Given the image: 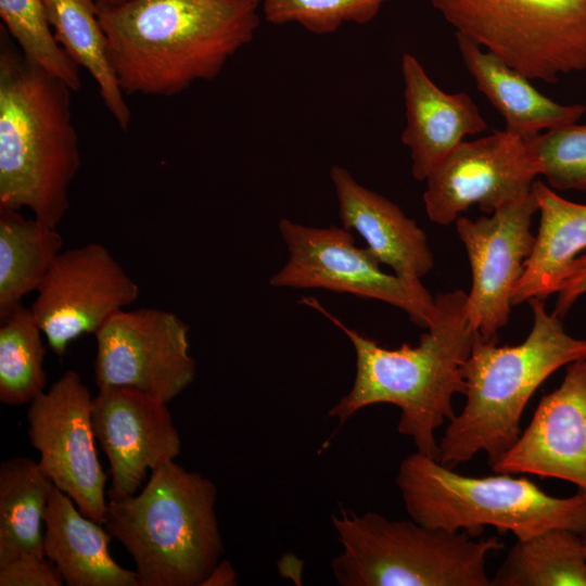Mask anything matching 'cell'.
Returning a JSON list of instances; mask_svg holds the SVG:
<instances>
[{
    "label": "cell",
    "mask_w": 586,
    "mask_h": 586,
    "mask_svg": "<svg viewBox=\"0 0 586 586\" xmlns=\"http://www.w3.org/2000/svg\"><path fill=\"white\" fill-rule=\"evenodd\" d=\"M300 303L337 327L356 355L353 386L328 417L341 425L368 406L394 405L400 410L398 432L412 440L416 451L438 459L435 432L455 418L454 396L466 393L462 369L476 334L467 314V293H438L428 331L417 345L405 343L398 348L383 347L347 327L314 297H302Z\"/></svg>",
    "instance_id": "1"
},
{
    "label": "cell",
    "mask_w": 586,
    "mask_h": 586,
    "mask_svg": "<svg viewBox=\"0 0 586 586\" xmlns=\"http://www.w3.org/2000/svg\"><path fill=\"white\" fill-rule=\"evenodd\" d=\"M259 0H130L98 7L124 93L170 97L219 75L259 26Z\"/></svg>",
    "instance_id": "2"
},
{
    "label": "cell",
    "mask_w": 586,
    "mask_h": 586,
    "mask_svg": "<svg viewBox=\"0 0 586 586\" xmlns=\"http://www.w3.org/2000/svg\"><path fill=\"white\" fill-rule=\"evenodd\" d=\"M1 33L0 207L28 208L56 228L80 167L73 90L30 62Z\"/></svg>",
    "instance_id": "3"
},
{
    "label": "cell",
    "mask_w": 586,
    "mask_h": 586,
    "mask_svg": "<svg viewBox=\"0 0 586 586\" xmlns=\"http://www.w3.org/2000/svg\"><path fill=\"white\" fill-rule=\"evenodd\" d=\"M527 302L534 321L522 343L498 346L475 334L462 369L466 404L438 442L442 464L455 468L481 451L495 464L518 441L536 390L561 367L586 359V339L566 333L543 300Z\"/></svg>",
    "instance_id": "4"
},
{
    "label": "cell",
    "mask_w": 586,
    "mask_h": 586,
    "mask_svg": "<svg viewBox=\"0 0 586 586\" xmlns=\"http://www.w3.org/2000/svg\"><path fill=\"white\" fill-rule=\"evenodd\" d=\"M214 482L175 460L139 493L107 500L104 526L131 557L139 586H202L222 556Z\"/></svg>",
    "instance_id": "5"
},
{
    "label": "cell",
    "mask_w": 586,
    "mask_h": 586,
    "mask_svg": "<svg viewBox=\"0 0 586 586\" xmlns=\"http://www.w3.org/2000/svg\"><path fill=\"white\" fill-rule=\"evenodd\" d=\"M462 475L437 459L415 451L399 464L396 484L415 522L480 536L485 526L524 539L550 528L582 533L586 494L553 497L525 476Z\"/></svg>",
    "instance_id": "6"
},
{
    "label": "cell",
    "mask_w": 586,
    "mask_h": 586,
    "mask_svg": "<svg viewBox=\"0 0 586 586\" xmlns=\"http://www.w3.org/2000/svg\"><path fill=\"white\" fill-rule=\"evenodd\" d=\"M331 522L342 546L331 569L342 586H491L488 556L504 547L497 537L390 520L341 509Z\"/></svg>",
    "instance_id": "7"
},
{
    "label": "cell",
    "mask_w": 586,
    "mask_h": 586,
    "mask_svg": "<svg viewBox=\"0 0 586 586\" xmlns=\"http://www.w3.org/2000/svg\"><path fill=\"white\" fill-rule=\"evenodd\" d=\"M456 34L530 79L586 69V0H431Z\"/></svg>",
    "instance_id": "8"
},
{
    "label": "cell",
    "mask_w": 586,
    "mask_h": 586,
    "mask_svg": "<svg viewBox=\"0 0 586 586\" xmlns=\"http://www.w3.org/2000/svg\"><path fill=\"white\" fill-rule=\"evenodd\" d=\"M279 232L289 256L271 276L270 285L323 289L378 300L405 311L415 324L428 327L434 298L422 282H409L383 271L367 247L356 245L351 230L343 226H305L282 218Z\"/></svg>",
    "instance_id": "9"
},
{
    "label": "cell",
    "mask_w": 586,
    "mask_h": 586,
    "mask_svg": "<svg viewBox=\"0 0 586 586\" xmlns=\"http://www.w3.org/2000/svg\"><path fill=\"white\" fill-rule=\"evenodd\" d=\"M93 397L78 372L68 370L29 403L27 436L38 464L86 517L104 524L107 475L98 458Z\"/></svg>",
    "instance_id": "10"
},
{
    "label": "cell",
    "mask_w": 586,
    "mask_h": 586,
    "mask_svg": "<svg viewBox=\"0 0 586 586\" xmlns=\"http://www.w3.org/2000/svg\"><path fill=\"white\" fill-rule=\"evenodd\" d=\"M94 336L98 388L130 387L168 404L194 381L189 327L174 313L122 309Z\"/></svg>",
    "instance_id": "11"
},
{
    "label": "cell",
    "mask_w": 586,
    "mask_h": 586,
    "mask_svg": "<svg viewBox=\"0 0 586 586\" xmlns=\"http://www.w3.org/2000/svg\"><path fill=\"white\" fill-rule=\"evenodd\" d=\"M36 292L30 309L58 357L139 296L138 284L97 242L61 251Z\"/></svg>",
    "instance_id": "12"
},
{
    "label": "cell",
    "mask_w": 586,
    "mask_h": 586,
    "mask_svg": "<svg viewBox=\"0 0 586 586\" xmlns=\"http://www.w3.org/2000/svg\"><path fill=\"white\" fill-rule=\"evenodd\" d=\"M537 167L524 139L506 130L460 142L426 177L429 219L448 226L472 205L492 214L532 189Z\"/></svg>",
    "instance_id": "13"
},
{
    "label": "cell",
    "mask_w": 586,
    "mask_h": 586,
    "mask_svg": "<svg viewBox=\"0 0 586 586\" xmlns=\"http://www.w3.org/2000/svg\"><path fill=\"white\" fill-rule=\"evenodd\" d=\"M536 212L531 190L489 216L475 220L459 216L455 221L472 272L467 314L486 341H497L498 331L509 321L511 293L535 242L531 225Z\"/></svg>",
    "instance_id": "14"
},
{
    "label": "cell",
    "mask_w": 586,
    "mask_h": 586,
    "mask_svg": "<svg viewBox=\"0 0 586 586\" xmlns=\"http://www.w3.org/2000/svg\"><path fill=\"white\" fill-rule=\"evenodd\" d=\"M91 419L110 464L107 500L135 495L148 471L175 460L181 451V438L167 403L141 391L98 388Z\"/></svg>",
    "instance_id": "15"
},
{
    "label": "cell",
    "mask_w": 586,
    "mask_h": 586,
    "mask_svg": "<svg viewBox=\"0 0 586 586\" xmlns=\"http://www.w3.org/2000/svg\"><path fill=\"white\" fill-rule=\"evenodd\" d=\"M495 473L568 481L586 494V359L568 365L561 384L544 395Z\"/></svg>",
    "instance_id": "16"
},
{
    "label": "cell",
    "mask_w": 586,
    "mask_h": 586,
    "mask_svg": "<svg viewBox=\"0 0 586 586\" xmlns=\"http://www.w3.org/2000/svg\"><path fill=\"white\" fill-rule=\"evenodd\" d=\"M402 74L406 116L402 141L410 150L413 178L422 181L466 136L485 131L487 124L467 92L442 90L410 53L402 58Z\"/></svg>",
    "instance_id": "17"
},
{
    "label": "cell",
    "mask_w": 586,
    "mask_h": 586,
    "mask_svg": "<svg viewBox=\"0 0 586 586\" xmlns=\"http://www.w3.org/2000/svg\"><path fill=\"white\" fill-rule=\"evenodd\" d=\"M330 179L342 226L357 232L394 275L420 282L434 266L425 232L397 204L360 184L346 168L333 165Z\"/></svg>",
    "instance_id": "18"
},
{
    "label": "cell",
    "mask_w": 586,
    "mask_h": 586,
    "mask_svg": "<svg viewBox=\"0 0 586 586\" xmlns=\"http://www.w3.org/2000/svg\"><path fill=\"white\" fill-rule=\"evenodd\" d=\"M112 536L53 487L44 514L43 551L68 586H139L136 571L111 556Z\"/></svg>",
    "instance_id": "19"
},
{
    "label": "cell",
    "mask_w": 586,
    "mask_h": 586,
    "mask_svg": "<svg viewBox=\"0 0 586 586\" xmlns=\"http://www.w3.org/2000/svg\"><path fill=\"white\" fill-rule=\"evenodd\" d=\"M456 40L475 86L505 118L506 131L530 139L576 123L586 112L585 105L560 104L544 95L530 78L468 37L456 34Z\"/></svg>",
    "instance_id": "20"
},
{
    "label": "cell",
    "mask_w": 586,
    "mask_h": 586,
    "mask_svg": "<svg viewBox=\"0 0 586 586\" xmlns=\"http://www.w3.org/2000/svg\"><path fill=\"white\" fill-rule=\"evenodd\" d=\"M540 221L511 304L558 293L579 253L586 250V205L561 198L539 180L532 184Z\"/></svg>",
    "instance_id": "21"
},
{
    "label": "cell",
    "mask_w": 586,
    "mask_h": 586,
    "mask_svg": "<svg viewBox=\"0 0 586 586\" xmlns=\"http://www.w3.org/2000/svg\"><path fill=\"white\" fill-rule=\"evenodd\" d=\"M42 3L60 47L92 76L106 110L127 130L131 112L109 59L98 5L93 0H42Z\"/></svg>",
    "instance_id": "22"
},
{
    "label": "cell",
    "mask_w": 586,
    "mask_h": 586,
    "mask_svg": "<svg viewBox=\"0 0 586 586\" xmlns=\"http://www.w3.org/2000/svg\"><path fill=\"white\" fill-rule=\"evenodd\" d=\"M54 485L38 461L13 457L0 466V566L23 556L46 557L44 514Z\"/></svg>",
    "instance_id": "23"
},
{
    "label": "cell",
    "mask_w": 586,
    "mask_h": 586,
    "mask_svg": "<svg viewBox=\"0 0 586 586\" xmlns=\"http://www.w3.org/2000/svg\"><path fill=\"white\" fill-rule=\"evenodd\" d=\"M62 247L56 228L0 207V320L37 291Z\"/></svg>",
    "instance_id": "24"
},
{
    "label": "cell",
    "mask_w": 586,
    "mask_h": 586,
    "mask_svg": "<svg viewBox=\"0 0 586 586\" xmlns=\"http://www.w3.org/2000/svg\"><path fill=\"white\" fill-rule=\"evenodd\" d=\"M491 586H586L581 533L557 527L517 539L491 577Z\"/></svg>",
    "instance_id": "25"
},
{
    "label": "cell",
    "mask_w": 586,
    "mask_h": 586,
    "mask_svg": "<svg viewBox=\"0 0 586 586\" xmlns=\"http://www.w3.org/2000/svg\"><path fill=\"white\" fill-rule=\"evenodd\" d=\"M0 322V402L29 404L46 391L43 333L23 304Z\"/></svg>",
    "instance_id": "26"
},
{
    "label": "cell",
    "mask_w": 586,
    "mask_h": 586,
    "mask_svg": "<svg viewBox=\"0 0 586 586\" xmlns=\"http://www.w3.org/2000/svg\"><path fill=\"white\" fill-rule=\"evenodd\" d=\"M0 16L7 33L30 62L73 91L80 89L79 66L55 40L42 0H0Z\"/></svg>",
    "instance_id": "27"
},
{
    "label": "cell",
    "mask_w": 586,
    "mask_h": 586,
    "mask_svg": "<svg viewBox=\"0 0 586 586\" xmlns=\"http://www.w3.org/2000/svg\"><path fill=\"white\" fill-rule=\"evenodd\" d=\"M550 188L586 192V124L560 126L524 139Z\"/></svg>",
    "instance_id": "28"
},
{
    "label": "cell",
    "mask_w": 586,
    "mask_h": 586,
    "mask_svg": "<svg viewBox=\"0 0 586 586\" xmlns=\"http://www.w3.org/2000/svg\"><path fill=\"white\" fill-rule=\"evenodd\" d=\"M390 0H259L265 18L275 25L294 23L326 35L345 23L371 22Z\"/></svg>",
    "instance_id": "29"
},
{
    "label": "cell",
    "mask_w": 586,
    "mask_h": 586,
    "mask_svg": "<svg viewBox=\"0 0 586 586\" xmlns=\"http://www.w3.org/2000/svg\"><path fill=\"white\" fill-rule=\"evenodd\" d=\"M64 579L47 557L23 556L0 566V586H62Z\"/></svg>",
    "instance_id": "30"
},
{
    "label": "cell",
    "mask_w": 586,
    "mask_h": 586,
    "mask_svg": "<svg viewBox=\"0 0 586 586\" xmlns=\"http://www.w3.org/2000/svg\"><path fill=\"white\" fill-rule=\"evenodd\" d=\"M586 293V253L574 262L568 277L558 291L552 314L562 319L576 300Z\"/></svg>",
    "instance_id": "31"
},
{
    "label": "cell",
    "mask_w": 586,
    "mask_h": 586,
    "mask_svg": "<svg viewBox=\"0 0 586 586\" xmlns=\"http://www.w3.org/2000/svg\"><path fill=\"white\" fill-rule=\"evenodd\" d=\"M235 572L227 560L219 561L202 586L235 585Z\"/></svg>",
    "instance_id": "32"
},
{
    "label": "cell",
    "mask_w": 586,
    "mask_h": 586,
    "mask_svg": "<svg viewBox=\"0 0 586 586\" xmlns=\"http://www.w3.org/2000/svg\"><path fill=\"white\" fill-rule=\"evenodd\" d=\"M98 7H117L130 0H93Z\"/></svg>",
    "instance_id": "33"
},
{
    "label": "cell",
    "mask_w": 586,
    "mask_h": 586,
    "mask_svg": "<svg viewBox=\"0 0 586 586\" xmlns=\"http://www.w3.org/2000/svg\"><path fill=\"white\" fill-rule=\"evenodd\" d=\"M581 536H582V539H583V542H584L585 549H586V527H585V530L581 533Z\"/></svg>",
    "instance_id": "34"
}]
</instances>
